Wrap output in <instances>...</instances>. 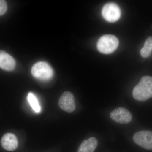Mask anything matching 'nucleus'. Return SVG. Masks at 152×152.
<instances>
[{"label": "nucleus", "instance_id": "1a4fd4ad", "mask_svg": "<svg viewBox=\"0 0 152 152\" xmlns=\"http://www.w3.org/2000/svg\"><path fill=\"white\" fill-rule=\"evenodd\" d=\"M16 62L13 58L4 51L0 50V68L5 70H13Z\"/></svg>", "mask_w": 152, "mask_h": 152}, {"label": "nucleus", "instance_id": "20e7f679", "mask_svg": "<svg viewBox=\"0 0 152 152\" xmlns=\"http://www.w3.org/2000/svg\"><path fill=\"white\" fill-rule=\"evenodd\" d=\"M102 13L104 19L110 23L117 21L121 15L119 7L114 3H109L105 4L102 10Z\"/></svg>", "mask_w": 152, "mask_h": 152}, {"label": "nucleus", "instance_id": "f03ea898", "mask_svg": "<svg viewBox=\"0 0 152 152\" xmlns=\"http://www.w3.org/2000/svg\"><path fill=\"white\" fill-rule=\"evenodd\" d=\"M118 45L119 40L116 37L105 35L99 39L97 46L98 50L102 53L109 54L115 51Z\"/></svg>", "mask_w": 152, "mask_h": 152}, {"label": "nucleus", "instance_id": "f8f14e48", "mask_svg": "<svg viewBox=\"0 0 152 152\" xmlns=\"http://www.w3.org/2000/svg\"><path fill=\"white\" fill-rule=\"evenodd\" d=\"M27 99L28 102L33 110L36 113H39L41 112V107L36 96L32 93H30L28 95Z\"/></svg>", "mask_w": 152, "mask_h": 152}, {"label": "nucleus", "instance_id": "0eeeda50", "mask_svg": "<svg viewBox=\"0 0 152 152\" xmlns=\"http://www.w3.org/2000/svg\"><path fill=\"white\" fill-rule=\"evenodd\" d=\"M110 117L114 121L121 124H128L132 119L130 112L124 107H118L114 110L110 114Z\"/></svg>", "mask_w": 152, "mask_h": 152}, {"label": "nucleus", "instance_id": "7ed1b4c3", "mask_svg": "<svg viewBox=\"0 0 152 152\" xmlns=\"http://www.w3.org/2000/svg\"><path fill=\"white\" fill-rule=\"evenodd\" d=\"M31 73L36 79L47 81L53 77L54 71L48 64L41 61L34 65L31 69Z\"/></svg>", "mask_w": 152, "mask_h": 152}, {"label": "nucleus", "instance_id": "423d86ee", "mask_svg": "<svg viewBox=\"0 0 152 152\" xmlns=\"http://www.w3.org/2000/svg\"><path fill=\"white\" fill-rule=\"evenodd\" d=\"M59 106L64 111L72 113L76 108L74 95L69 91H66L63 93L59 101Z\"/></svg>", "mask_w": 152, "mask_h": 152}, {"label": "nucleus", "instance_id": "ddd939ff", "mask_svg": "<svg viewBox=\"0 0 152 152\" xmlns=\"http://www.w3.org/2000/svg\"><path fill=\"white\" fill-rule=\"evenodd\" d=\"M7 10V5L6 1L0 0V16L5 14Z\"/></svg>", "mask_w": 152, "mask_h": 152}, {"label": "nucleus", "instance_id": "9b49d317", "mask_svg": "<svg viewBox=\"0 0 152 152\" xmlns=\"http://www.w3.org/2000/svg\"><path fill=\"white\" fill-rule=\"evenodd\" d=\"M152 50V37H149L145 42L144 46L141 50L140 54L144 58L149 57Z\"/></svg>", "mask_w": 152, "mask_h": 152}, {"label": "nucleus", "instance_id": "39448f33", "mask_svg": "<svg viewBox=\"0 0 152 152\" xmlns=\"http://www.w3.org/2000/svg\"><path fill=\"white\" fill-rule=\"evenodd\" d=\"M134 141L137 145L147 150H152V132L142 131L133 136Z\"/></svg>", "mask_w": 152, "mask_h": 152}, {"label": "nucleus", "instance_id": "9d476101", "mask_svg": "<svg viewBox=\"0 0 152 152\" xmlns=\"http://www.w3.org/2000/svg\"><path fill=\"white\" fill-rule=\"evenodd\" d=\"M98 145V141L94 137L85 140L79 147L77 152H94Z\"/></svg>", "mask_w": 152, "mask_h": 152}, {"label": "nucleus", "instance_id": "f257e3e1", "mask_svg": "<svg viewBox=\"0 0 152 152\" xmlns=\"http://www.w3.org/2000/svg\"><path fill=\"white\" fill-rule=\"evenodd\" d=\"M132 95L136 100L144 101L152 97V77H142L137 85L134 88Z\"/></svg>", "mask_w": 152, "mask_h": 152}, {"label": "nucleus", "instance_id": "6e6552de", "mask_svg": "<svg viewBox=\"0 0 152 152\" xmlns=\"http://www.w3.org/2000/svg\"><path fill=\"white\" fill-rule=\"evenodd\" d=\"M1 145L4 149L13 151L18 146V140L16 136L12 133H7L3 136L1 141Z\"/></svg>", "mask_w": 152, "mask_h": 152}]
</instances>
